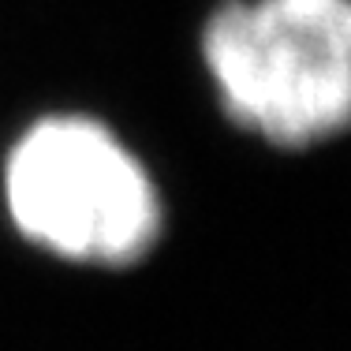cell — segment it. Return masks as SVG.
<instances>
[{"label": "cell", "instance_id": "1", "mask_svg": "<svg viewBox=\"0 0 351 351\" xmlns=\"http://www.w3.org/2000/svg\"><path fill=\"white\" fill-rule=\"evenodd\" d=\"M202 68L239 128L303 149L351 128V0H221Z\"/></svg>", "mask_w": 351, "mask_h": 351}, {"label": "cell", "instance_id": "2", "mask_svg": "<svg viewBox=\"0 0 351 351\" xmlns=\"http://www.w3.org/2000/svg\"><path fill=\"white\" fill-rule=\"evenodd\" d=\"M0 187L15 228L68 262L131 265L161 236V195L146 165L86 112L38 116L8 149Z\"/></svg>", "mask_w": 351, "mask_h": 351}]
</instances>
